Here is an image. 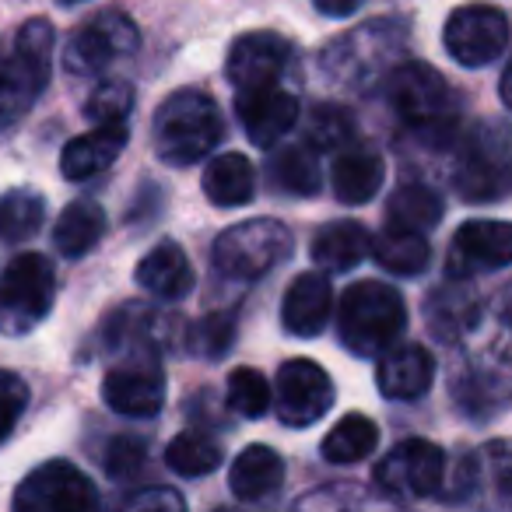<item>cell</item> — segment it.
<instances>
[{
	"instance_id": "cell-28",
	"label": "cell",
	"mask_w": 512,
	"mask_h": 512,
	"mask_svg": "<svg viewBox=\"0 0 512 512\" xmlns=\"http://www.w3.org/2000/svg\"><path fill=\"white\" fill-rule=\"evenodd\" d=\"M376 442H379L376 421L365 418V414H358V411L344 414V418L327 432V439H323V460L341 463V467L344 463H358L376 449Z\"/></svg>"
},
{
	"instance_id": "cell-15",
	"label": "cell",
	"mask_w": 512,
	"mask_h": 512,
	"mask_svg": "<svg viewBox=\"0 0 512 512\" xmlns=\"http://www.w3.org/2000/svg\"><path fill=\"white\" fill-rule=\"evenodd\" d=\"M235 109H239L242 130L256 148H274L299 123V95L281 81L278 85L249 88V92H235Z\"/></svg>"
},
{
	"instance_id": "cell-20",
	"label": "cell",
	"mask_w": 512,
	"mask_h": 512,
	"mask_svg": "<svg viewBox=\"0 0 512 512\" xmlns=\"http://www.w3.org/2000/svg\"><path fill=\"white\" fill-rule=\"evenodd\" d=\"M281 481H285V460L271 446H246L228 470V488L242 502H260V498L274 495Z\"/></svg>"
},
{
	"instance_id": "cell-23",
	"label": "cell",
	"mask_w": 512,
	"mask_h": 512,
	"mask_svg": "<svg viewBox=\"0 0 512 512\" xmlns=\"http://www.w3.org/2000/svg\"><path fill=\"white\" fill-rule=\"evenodd\" d=\"M369 246H372V235L362 221H330L316 232L313 246V264H320L323 271H334V274H344L351 267H358L369 256Z\"/></svg>"
},
{
	"instance_id": "cell-32",
	"label": "cell",
	"mask_w": 512,
	"mask_h": 512,
	"mask_svg": "<svg viewBox=\"0 0 512 512\" xmlns=\"http://www.w3.org/2000/svg\"><path fill=\"white\" fill-rule=\"evenodd\" d=\"M355 137V120L348 109L341 106H316L309 113L306 144L320 155V151H341L344 144Z\"/></svg>"
},
{
	"instance_id": "cell-34",
	"label": "cell",
	"mask_w": 512,
	"mask_h": 512,
	"mask_svg": "<svg viewBox=\"0 0 512 512\" xmlns=\"http://www.w3.org/2000/svg\"><path fill=\"white\" fill-rule=\"evenodd\" d=\"M456 186L470 200H495L505 190V169L502 165H491L488 155H470L467 165L460 169V176H456Z\"/></svg>"
},
{
	"instance_id": "cell-21",
	"label": "cell",
	"mask_w": 512,
	"mask_h": 512,
	"mask_svg": "<svg viewBox=\"0 0 512 512\" xmlns=\"http://www.w3.org/2000/svg\"><path fill=\"white\" fill-rule=\"evenodd\" d=\"M137 285L158 299H183L193 292L190 256L176 242H158L141 264H137Z\"/></svg>"
},
{
	"instance_id": "cell-27",
	"label": "cell",
	"mask_w": 512,
	"mask_h": 512,
	"mask_svg": "<svg viewBox=\"0 0 512 512\" xmlns=\"http://www.w3.org/2000/svg\"><path fill=\"white\" fill-rule=\"evenodd\" d=\"M442 221V197L425 183H404L393 190L386 204V225L411 228V232H428Z\"/></svg>"
},
{
	"instance_id": "cell-33",
	"label": "cell",
	"mask_w": 512,
	"mask_h": 512,
	"mask_svg": "<svg viewBox=\"0 0 512 512\" xmlns=\"http://www.w3.org/2000/svg\"><path fill=\"white\" fill-rule=\"evenodd\" d=\"M228 407H232L239 418H260L271 407V386H267L264 372L239 365L228 376Z\"/></svg>"
},
{
	"instance_id": "cell-22",
	"label": "cell",
	"mask_w": 512,
	"mask_h": 512,
	"mask_svg": "<svg viewBox=\"0 0 512 512\" xmlns=\"http://www.w3.org/2000/svg\"><path fill=\"white\" fill-rule=\"evenodd\" d=\"M383 176V155L372 148H341L334 158V169H330V183H334L337 200H344V204L372 200L379 186H383Z\"/></svg>"
},
{
	"instance_id": "cell-13",
	"label": "cell",
	"mask_w": 512,
	"mask_h": 512,
	"mask_svg": "<svg viewBox=\"0 0 512 512\" xmlns=\"http://www.w3.org/2000/svg\"><path fill=\"white\" fill-rule=\"evenodd\" d=\"M512 256V228L505 221L477 218L456 228L449 242V278H474L484 271H502Z\"/></svg>"
},
{
	"instance_id": "cell-40",
	"label": "cell",
	"mask_w": 512,
	"mask_h": 512,
	"mask_svg": "<svg viewBox=\"0 0 512 512\" xmlns=\"http://www.w3.org/2000/svg\"><path fill=\"white\" fill-rule=\"evenodd\" d=\"M313 4H316V11H323L327 18H348L362 8L365 0H313Z\"/></svg>"
},
{
	"instance_id": "cell-31",
	"label": "cell",
	"mask_w": 512,
	"mask_h": 512,
	"mask_svg": "<svg viewBox=\"0 0 512 512\" xmlns=\"http://www.w3.org/2000/svg\"><path fill=\"white\" fill-rule=\"evenodd\" d=\"M46 218V200L36 190H11L0 200V235L11 242H22L36 235V228Z\"/></svg>"
},
{
	"instance_id": "cell-30",
	"label": "cell",
	"mask_w": 512,
	"mask_h": 512,
	"mask_svg": "<svg viewBox=\"0 0 512 512\" xmlns=\"http://www.w3.org/2000/svg\"><path fill=\"white\" fill-rule=\"evenodd\" d=\"M221 460H225L221 442L211 439L207 432H183L165 449V463H169V470H176L179 477H204V474H211V470H218Z\"/></svg>"
},
{
	"instance_id": "cell-17",
	"label": "cell",
	"mask_w": 512,
	"mask_h": 512,
	"mask_svg": "<svg viewBox=\"0 0 512 512\" xmlns=\"http://www.w3.org/2000/svg\"><path fill=\"white\" fill-rule=\"evenodd\" d=\"M435 379V358L421 344H400L386 348L379 358L376 383L386 400H418L428 393Z\"/></svg>"
},
{
	"instance_id": "cell-3",
	"label": "cell",
	"mask_w": 512,
	"mask_h": 512,
	"mask_svg": "<svg viewBox=\"0 0 512 512\" xmlns=\"http://www.w3.org/2000/svg\"><path fill=\"white\" fill-rule=\"evenodd\" d=\"M53 25L36 18L25 22L15 39V50L0 57V130H8L29 113L32 102L43 95L53 64Z\"/></svg>"
},
{
	"instance_id": "cell-36",
	"label": "cell",
	"mask_w": 512,
	"mask_h": 512,
	"mask_svg": "<svg viewBox=\"0 0 512 512\" xmlns=\"http://www.w3.org/2000/svg\"><path fill=\"white\" fill-rule=\"evenodd\" d=\"M144 460H148V446L134 435H116L106 449V474L113 481H130L141 474Z\"/></svg>"
},
{
	"instance_id": "cell-39",
	"label": "cell",
	"mask_w": 512,
	"mask_h": 512,
	"mask_svg": "<svg viewBox=\"0 0 512 512\" xmlns=\"http://www.w3.org/2000/svg\"><path fill=\"white\" fill-rule=\"evenodd\" d=\"M123 512H186V498L176 488H144L127 502Z\"/></svg>"
},
{
	"instance_id": "cell-12",
	"label": "cell",
	"mask_w": 512,
	"mask_h": 512,
	"mask_svg": "<svg viewBox=\"0 0 512 512\" xmlns=\"http://www.w3.org/2000/svg\"><path fill=\"white\" fill-rule=\"evenodd\" d=\"M102 400L123 418H151L165 404V376L155 355H130L102 379Z\"/></svg>"
},
{
	"instance_id": "cell-26",
	"label": "cell",
	"mask_w": 512,
	"mask_h": 512,
	"mask_svg": "<svg viewBox=\"0 0 512 512\" xmlns=\"http://www.w3.org/2000/svg\"><path fill=\"white\" fill-rule=\"evenodd\" d=\"M369 253H376L379 267H386L390 274H404V278H414V274H421L428 267L432 246H428V239L421 232L386 225L383 232L372 239Z\"/></svg>"
},
{
	"instance_id": "cell-42",
	"label": "cell",
	"mask_w": 512,
	"mask_h": 512,
	"mask_svg": "<svg viewBox=\"0 0 512 512\" xmlns=\"http://www.w3.org/2000/svg\"><path fill=\"white\" fill-rule=\"evenodd\" d=\"M214 512H235V509H214Z\"/></svg>"
},
{
	"instance_id": "cell-19",
	"label": "cell",
	"mask_w": 512,
	"mask_h": 512,
	"mask_svg": "<svg viewBox=\"0 0 512 512\" xmlns=\"http://www.w3.org/2000/svg\"><path fill=\"white\" fill-rule=\"evenodd\" d=\"M334 309V288H330L327 274L306 271L288 285V295L281 302V320L285 330L295 337H316L330 320Z\"/></svg>"
},
{
	"instance_id": "cell-18",
	"label": "cell",
	"mask_w": 512,
	"mask_h": 512,
	"mask_svg": "<svg viewBox=\"0 0 512 512\" xmlns=\"http://www.w3.org/2000/svg\"><path fill=\"white\" fill-rule=\"evenodd\" d=\"M127 141H130V130L123 120L99 123L95 130H88V134L74 137L67 144L64 155H60V172H64V179H74V183L99 176V172H106L123 155Z\"/></svg>"
},
{
	"instance_id": "cell-37",
	"label": "cell",
	"mask_w": 512,
	"mask_h": 512,
	"mask_svg": "<svg viewBox=\"0 0 512 512\" xmlns=\"http://www.w3.org/2000/svg\"><path fill=\"white\" fill-rule=\"evenodd\" d=\"M25 404H29V386H25V379L15 376V372L0 369V442L15 432L18 418L25 414Z\"/></svg>"
},
{
	"instance_id": "cell-8",
	"label": "cell",
	"mask_w": 512,
	"mask_h": 512,
	"mask_svg": "<svg viewBox=\"0 0 512 512\" xmlns=\"http://www.w3.org/2000/svg\"><path fill=\"white\" fill-rule=\"evenodd\" d=\"M446 53L463 67H488L509 46V18L491 4H463L446 22Z\"/></svg>"
},
{
	"instance_id": "cell-35",
	"label": "cell",
	"mask_w": 512,
	"mask_h": 512,
	"mask_svg": "<svg viewBox=\"0 0 512 512\" xmlns=\"http://www.w3.org/2000/svg\"><path fill=\"white\" fill-rule=\"evenodd\" d=\"M134 109V88L127 81H102L85 102V116L92 123H120Z\"/></svg>"
},
{
	"instance_id": "cell-29",
	"label": "cell",
	"mask_w": 512,
	"mask_h": 512,
	"mask_svg": "<svg viewBox=\"0 0 512 512\" xmlns=\"http://www.w3.org/2000/svg\"><path fill=\"white\" fill-rule=\"evenodd\" d=\"M271 179L278 190L292 193V197H313L320 190V162L309 144H292L281 148L271 162Z\"/></svg>"
},
{
	"instance_id": "cell-1",
	"label": "cell",
	"mask_w": 512,
	"mask_h": 512,
	"mask_svg": "<svg viewBox=\"0 0 512 512\" xmlns=\"http://www.w3.org/2000/svg\"><path fill=\"white\" fill-rule=\"evenodd\" d=\"M221 134H225V123H221L218 102L197 88L172 92L151 123V144L165 165H197L218 148Z\"/></svg>"
},
{
	"instance_id": "cell-6",
	"label": "cell",
	"mask_w": 512,
	"mask_h": 512,
	"mask_svg": "<svg viewBox=\"0 0 512 512\" xmlns=\"http://www.w3.org/2000/svg\"><path fill=\"white\" fill-rule=\"evenodd\" d=\"M57 299V271L46 256L22 253L0 274V330L29 334L53 309Z\"/></svg>"
},
{
	"instance_id": "cell-2",
	"label": "cell",
	"mask_w": 512,
	"mask_h": 512,
	"mask_svg": "<svg viewBox=\"0 0 512 512\" xmlns=\"http://www.w3.org/2000/svg\"><path fill=\"white\" fill-rule=\"evenodd\" d=\"M407 327V306L397 288L383 281H358L337 306V330L351 355L372 358L397 344Z\"/></svg>"
},
{
	"instance_id": "cell-41",
	"label": "cell",
	"mask_w": 512,
	"mask_h": 512,
	"mask_svg": "<svg viewBox=\"0 0 512 512\" xmlns=\"http://www.w3.org/2000/svg\"><path fill=\"white\" fill-rule=\"evenodd\" d=\"M60 4H81V0H60Z\"/></svg>"
},
{
	"instance_id": "cell-11",
	"label": "cell",
	"mask_w": 512,
	"mask_h": 512,
	"mask_svg": "<svg viewBox=\"0 0 512 512\" xmlns=\"http://www.w3.org/2000/svg\"><path fill=\"white\" fill-rule=\"evenodd\" d=\"M442 474H446V453L428 439H404L379 460L376 484L390 495L404 498H428L439 491Z\"/></svg>"
},
{
	"instance_id": "cell-16",
	"label": "cell",
	"mask_w": 512,
	"mask_h": 512,
	"mask_svg": "<svg viewBox=\"0 0 512 512\" xmlns=\"http://www.w3.org/2000/svg\"><path fill=\"white\" fill-rule=\"evenodd\" d=\"M179 330V316L158 313L141 302H130L106 323V344L127 355H155L162 344H172Z\"/></svg>"
},
{
	"instance_id": "cell-4",
	"label": "cell",
	"mask_w": 512,
	"mask_h": 512,
	"mask_svg": "<svg viewBox=\"0 0 512 512\" xmlns=\"http://www.w3.org/2000/svg\"><path fill=\"white\" fill-rule=\"evenodd\" d=\"M390 106L414 134L442 137L456 123V102L449 92L446 78L428 64H404L386 81Z\"/></svg>"
},
{
	"instance_id": "cell-10",
	"label": "cell",
	"mask_w": 512,
	"mask_h": 512,
	"mask_svg": "<svg viewBox=\"0 0 512 512\" xmlns=\"http://www.w3.org/2000/svg\"><path fill=\"white\" fill-rule=\"evenodd\" d=\"M278 418L288 428H309L334 407V383L327 369L309 358L285 362L278 372V393H274Z\"/></svg>"
},
{
	"instance_id": "cell-9",
	"label": "cell",
	"mask_w": 512,
	"mask_h": 512,
	"mask_svg": "<svg viewBox=\"0 0 512 512\" xmlns=\"http://www.w3.org/2000/svg\"><path fill=\"white\" fill-rule=\"evenodd\" d=\"M95 488L71 460H46L15 491V512H92Z\"/></svg>"
},
{
	"instance_id": "cell-7",
	"label": "cell",
	"mask_w": 512,
	"mask_h": 512,
	"mask_svg": "<svg viewBox=\"0 0 512 512\" xmlns=\"http://www.w3.org/2000/svg\"><path fill=\"white\" fill-rule=\"evenodd\" d=\"M137 43H141L137 25L123 11H102L67 39L64 64L71 74L92 78V74H102L106 67H113L116 60L130 57L137 50Z\"/></svg>"
},
{
	"instance_id": "cell-25",
	"label": "cell",
	"mask_w": 512,
	"mask_h": 512,
	"mask_svg": "<svg viewBox=\"0 0 512 512\" xmlns=\"http://www.w3.org/2000/svg\"><path fill=\"white\" fill-rule=\"evenodd\" d=\"M102 235H106V211L95 200H74V204H67L64 214L57 218V228H53V242H57V249L67 260H78V256L92 253Z\"/></svg>"
},
{
	"instance_id": "cell-38",
	"label": "cell",
	"mask_w": 512,
	"mask_h": 512,
	"mask_svg": "<svg viewBox=\"0 0 512 512\" xmlns=\"http://www.w3.org/2000/svg\"><path fill=\"white\" fill-rule=\"evenodd\" d=\"M235 341V316L232 313H218L207 316L204 323L197 327V344L207 358H221Z\"/></svg>"
},
{
	"instance_id": "cell-24",
	"label": "cell",
	"mask_w": 512,
	"mask_h": 512,
	"mask_svg": "<svg viewBox=\"0 0 512 512\" xmlns=\"http://www.w3.org/2000/svg\"><path fill=\"white\" fill-rule=\"evenodd\" d=\"M204 193L214 207H239L249 204L256 193V169L246 155L225 151L211 158L204 169Z\"/></svg>"
},
{
	"instance_id": "cell-5",
	"label": "cell",
	"mask_w": 512,
	"mask_h": 512,
	"mask_svg": "<svg viewBox=\"0 0 512 512\" xmlns=\"http://www.w3.org/2000/svg\"><path fill=\"white\" fill-rule=\"evenodd\" d=\"M292 256V232L274 218H249L214 239V267L225 278L256 281Z\"/></svg>"
},
{
	"instance_id": "cell-14",
	"label": "cell",
	"mask_w": 512,
	"mask_h": 512,
	"mask_svg": "<svg viewBox=\"0 0 512 512\" xmlns=\"http://www.w3.org/2000/svg\"><path fill=\"white\" fill-rule=\"evenodd\" d=\"M288 64H292L288 39H281L278 32H249L232 43L225 71L235 92H249V88L278 85Z\"/></svg>"
}]
</instances>
